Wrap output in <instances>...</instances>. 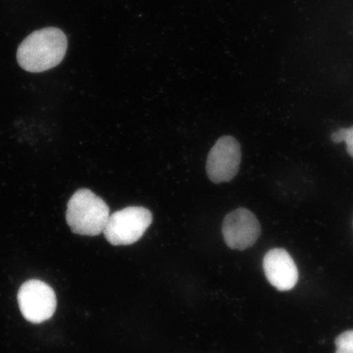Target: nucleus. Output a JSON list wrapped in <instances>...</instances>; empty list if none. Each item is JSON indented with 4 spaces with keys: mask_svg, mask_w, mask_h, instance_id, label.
Returning a JSON list of instances; mask_svg holds the SVG:
<instances>
[{
    "mask_svg": "<svg viewBox=\"0 0 353 353\" xmlns=\"http://www.w3.org/2000/svg\"><path fill=\"white\" fill-rule=\"evenodd\" d=\"M263 271L272 286L280 291L292 290L299 280V271L294 259L284 249H272L265 254Z\"/></svg>",
    "mask_w": 353,
    "mask_h": 353,
    "instance_id": "obj_7",
    "label": "nucleus"
},
{
    "mask_svg": "<svg viewBox=\"0 0 353 353\" xmlns=\"http://www.w3.org/2000/svg\"><path fill=\"white\" fill-rule=\"evenodd\" d=\"M152 212L144 207L130 206L110 214L103 231L112 245L134 244L152 223Z\"/></svg>",
    "mask_w": 353,
    "mask_h": 353,
    "instance_id": "obj_3",
    "label": "nucleus"
},
{
    "mask_svg": "<svg viewBox=\"0 0 353 353\" xmlns=\"http://www.w3.org/2000/svg\"><path fill=\"white\" fill-rule=\"evenodd\" d=\"M17 300L21 314L34 324L42 323L54 316L57 307L54 290L42 281L30 280L21 286Z\"/></svg>",
    "mask_w": 353,
    "mask_h": 353,
    "instance_id": "obj_4",
    "label": "nucleus"
},
{
    "mask_svg": "<svg viewBox=\"0 0 353 353\" xmlns=\"http://www.w3.org/2000/svg\"><path fill=\"white\" fill-rule=\"evenodd\" d=\"M241 161L239 142L232 136L222 137L209 153L206 163L207 175L214 183L229 182L239 171Z\"/></svg>",
    "mask_w": 353,
    "mask_h": 353,
    "instance_id": "obj_5",
    "label": "nucleus"
},
{
    "mask_svg": "<svg viewBox=\"0 0 353 353\" xmlns=\"http://www.w3.org/2000/svg\"><path fill=\"white\" fill-rule=\"evenodd\" d=\"M331 139L334 143H345L347 152L353 158V126L348 129L339 130L331 134Z\"/></svg>",
    "mask_w": 353,
    "mask_h": 353,
    "instance_id": "obj_8",
    "label": "nucleus"
},
{
    "mask_svg": "<svg viewBox=\"0 0 353 353\" xmlns=\"http://www.w3.org/2000/svg\"><path fill=\"white\" fill-rule=\"evenodd\" d=\"M68 50V39L63 30L48 28L26 37L17 50V63L26 72L39 73L61 63Z\"/></svg>",
    "mask_w": 353,
    "mask_h": 353,
    "instance_id": "obj_1",
    "label": "nucleus"
},
{
    "mask_svg": "<svg viewBox=\"0 0 353 353\" xmlns=\"http://www.w3.org/2000/svg\"><path fill=\"white\" fill-rule=\"evenodd\" d=\"M335 353H353V330L343 332L335 339Z\"/></svg>",
    "mask_w": 353,
    "mask_h": 353,
    "instance_id": "obj_9",
    "label": "nucleus"
},
{
    "mask_svg": "<svg viewBox=\"0 0 353 353\" xmlns=\"http://www.w3.org/2000/svg\"><path fill=\"white\" fill-rule=\"evenodd\" d=\"M110 215L109 206L103 199L90 190L81 189L70 197L65 219L72 232L95 236L103 232Z\"/></svg>",
    "mask_w": 353,
    "mask_h": 353,
    "instance_id": "obj_2",
    "label": "nucleus"
},
{
    "mask_svg": "<svg viewBox=\"0 0 353 353\" xmlns=\"http://www.w3.org/2000/svg\"><path fill=\"white\" fill-rule=\"evenodd\" d=\"M223 235L229 248L245 250L252 247L261 235V226L249 210L239 208L229 213L223 223Z\"/></svg>",
    "mask_w": 353,
    "mask_h": 353,
    "instance_id": "obj_6",
    "label": "nucleus"
}]
</instances>
